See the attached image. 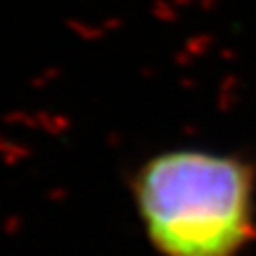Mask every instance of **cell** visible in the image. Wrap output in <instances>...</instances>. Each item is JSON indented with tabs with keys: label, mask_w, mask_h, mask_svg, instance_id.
<instances>
[{
	"label": "cell",
	"mask_w": 256,
	"mask_h": 256,
	"mask_svg": "<svg viewBox=\"0 0 256 256\" xmlns=\"http://www.w3.org/2000/svg\"><path fill=\"white\" fill-rule=\"evenodd\" d=\"M130 192L160 256H239L256 235V164L239 152H156L134 169Z\"/></svg>",
	"instance_id": "1"
}]
</instances>
